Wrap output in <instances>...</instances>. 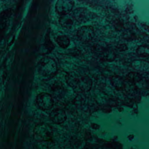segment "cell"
I'll use <instances>...</instances> for the list:
<instances>
[{"mask_svg":"<svg viewBox=\"0 0 149 149\" xmlns=\"http://www.w3.org/2000/svg\"><path fill=\"white\" fill-rule=\"evenodd\" d=\"M112 85L117 90H123L124 89V80L119 76H113L111 79Z\"/></svg>","mask_w":149,"mask_h":149,"instance_id":"obj_12","label":"cell"},{"mask_svg":"<svg viewBox=\"0 0 149 149\" xmlns=\"http://www.w3.org/2000/svg\"><path fill=\"white\" fill-rule=\"evenodd\" d=\"M79 1H82V0H79Z\"/></svg>","mask_w":149,"mask_h":149,"instance_id":"obj_20","label":"cell"},{"mask_svg":"<svg viewBox=\"0 0 149 149\" xmlns=\"http://www.w3.org/2000/svg\"><path fill=\"white\" fill-rule=\"evenodd\" d=\"M124 90L129 94L133 95L136 93L137 88L135 85V83L131 82L127 79L124 80Z\"/></svg>","mask_w":149,"mask_h":149,"instance_id":"obj_13","label":"cell"},{"mask_svg":"<svg viewBox=\"0 0 149 149\" xmlns=\"http://www.w3.org/2000/svg\"><path fill=\"white\" fill-rule=\"evenodd\" d=\"M74 4L73 0H58L55 6L56 12L61 15L70 13Z\"/></svg>","mask_w":149,"mask_h":149,"instance_id":"obj_5","label":"cell"},{"mask_svg":"<svg viewBox=\"0 0 149 149\" xmlns=\"http://www.w3.org/2000/svg\"><path fill=\"white\" fill-rule=\"evenodd\" d=\"M142 78L141 74L134 72L129 73L127 76V79L134 83H137L141 81Z\"/></svg>","mask_w":149,"mask_h":149,"instance_id":"obj_15","label":"cell"},{"mask_svg":"<svg viewBox=\"0 0 149 149\" xmlns=\"http://www.w3.org/2000/svg\"><path fill=\"white\" fill-rule=\"evenodd\" d=\"M65 80L67 84L76 93L88 92L92 88V80L86 75L71 72L65 76Z\"/></svg>","mask_w":149,"mask_h":149,"instance_id":"obj_1","label":"cell"},{"mask_svg":"<svg viewBox=\"0 0 149 149\" xmlns=\"http://www.w3.org/2000/svg\"><path fill=\"white\" fill-rule=\"evenodd\" d=\"M74 20L73 16L70 13L61 15L59 19L60 25L64 28L69 29L71 28L74 25Z\"/></svg>","mask_w":149,"mask_h":149,"instance_id":"obj_9","label":"cell"},{"mask_svg":"<svg viewBox=\"0 0 149 149\" xmlns=\"http://www.w3.org/2000/svg\"><path fill=\"white\" fill-rule=\"evenodd\" d=\"M49 118L53 123L60 124L65 121L67 119V115L66 113L63 109L56 108L51 112Z\"/></svg>","mask_w":149,"mask_h":149,"instance_id":"obj_8","label":"cell"},{"mask_svg":"<svg viewBox=\"0 0 149 149\" xmlns=\"http://www.w3.org/2000/svg\"><path fill=\"white\" fill-rule=\"evenodd\" d=\"M119 50L120 51H124L126 50H127V45L125 44H122L120 45L119 46Z\"/></svg>","mask_w":149,"mask_h":149,"instance_id":"obj_18","label":"cell"},{"mask_svg":"<svg viewBox=\"0 0 149 149\" xmlns=\"http://www.w3.org/2000/svg\"><path fill=\"white\" fill-rule=\"evenodd\" d=\"M71 14L75 21L80 23L86 22L91 17V12L86 8H77Z\"/></svg>","mask_w":149,"mask_h":149,"instance_id":"obj_7","label":"cell"},{"mask_svg":"<svg viewBox=\"0 0 149 149\" xmlns=\"http://www.w3.org/2000/svg\"><path fill=\"white\" fill-rule=\"evenodd\" d=\"M1 1H7V0H1Z\"/></svg>","mask_w":149,"mask_h":149,"instance_id":"obj_19","label":"cell"},{"mask_svg":"<svg viewBox=\"0 0 149 149\" xmlns=\"http://www.w3.org/2000/svg\"><path fill=\"white\" fill-rule=\"evenodd\" d=\"M124 37L126 39H128L129 40H133L135 39V35L132 32L127 31L125 32L124 34Z\"/></svg>","mask_w":149,"mask_h":149,"instance_id":"obj_17","label":"cell"},{"mask_svg":"<svg viewBox=\"0 0 149 149\" xmlns=\"http://www.w3.org/2000/svg\"><path fill=\"white\" fill-rule=\"evenodd\" d=\"M56 41L58 45L61 48L65 49L69 46L70 44V39L65 35H61L56 38Z\"/></svg>","mask_w":149,"mask_h":149,"instance_id":"obj_14","label":"cell"},{"mask_svg":"<svg viewBox=\"0 0 149 149\" xmlns=\"http://www.w3.org/2000/svg\"><path fill=\"white\" fill-rule=\"evenodd\" d=\"M77 35L79 40L82 42L91 41L95 36L93 28L91 26H83L77 31Z\"/></svg>","mask_w":149,"mask_h":149,"instance_id":"obj_6","label":"cell"},{"mask_svg":"<svg viewBox=\"0 0 149 149\" xmlns=\"http://www.w3.org/2000/svg\"><path fill=\"white\" fill-rule=\"evenodd\" d=\"M50 91L56 98H61L64 95V88L61 82L56 81L50 86Z\"/></svg>","mask_w":149,"mask_h":149,"instance_id":"obj_10","label":"cell"},{"mask_svg":"<svg viewBox=\"0 0 149 149\" xmlns=\"http://www.w3.org/2000/svg\"><path fill=\"white\" fill-rule=\"evenodd\" d=\"M52 128L46 123H39L35 127L33 132L34 140L38 142H47L52 139Z\"/></svg>","mask_w":149,"mask_h":149,"instance_id":"obj_3","label":"cell"},{"mask_svg":"<svg viewBox=\"0 0 149 149\" xmlns=\"http://www.w3.org/2000/svg\"><path fill=\"white\" fill-rule=\"evenodd\" d=\"M136 53L141 57H149V47L144 45L139 46L136 50Z\"/></svg>","mask_w":149,"mask_h":149,"instance_id":"obj_16","label":"cell"},{"mask_svg":"<svg viewBox=\"0 0 149 149\" xmlns=\"http://www.w3.org/2000/svg\"><path fill=\"white\" fill-rule=\"evenodd\" d=\"M37 70L39 74L43 77L53 76L57 71L56 62L52 58L45 57L41 59L37 65Z\"/></svg>","mask_w":149,"mask_h":149,"instance_id":"obj_2","label":"cell"},{"mask_svg":"<svg viewBox=\"0 0 149 149\" xmlns=\"http://www.w3.org/2000/svg\"><path fill=\"white\" fill-rule=\"evenodd\" d=\"M132 66L134 69L142 71H149V63L142 60H136L133 61Z\"/></svg>","mask_w":149,"mask_h":149,"instance_id":"obj_11","label":"cell"},{"mask_svg":"<svg viewBox=\"0 0 149 149\" xmlns=\"http://www.w3.org/2000/svg\"><path fill=\"white\" fill-rule=\"evenodd\" d=\"M37 105L43 111L50 110L54 105V100L51 94L47 93L42 92L37 96Z\"/></svg>","mask_w":149,"mask_h":149,"instance_id":"obj_4","label":"cell"}]
</instances>
